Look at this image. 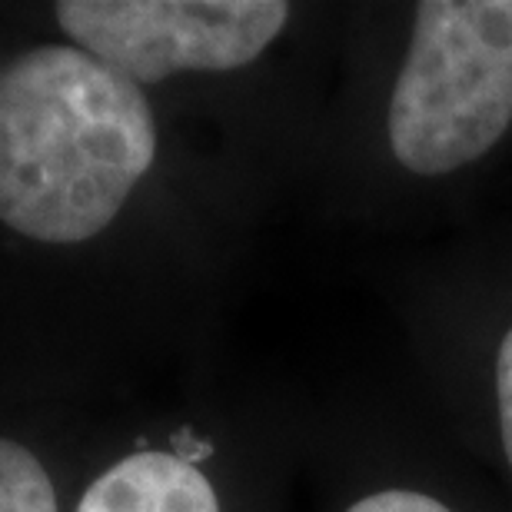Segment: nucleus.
Instances as JSON below:
<instances>
[{
    "instance_id": "f257e3e1",
    "label": "nucleus",
    "mask_w": 512,
    "mask_h": 512,
    "mask_svg": "<svg viewBox=\"0 0 512 512\" xmlns=\"http://www.w3.org/2000/svg\"><path fill=\"white\" fill-rule=\"evenodd\" d=\"M157 157L140 87L67 44L0 67V220L40 243L110 227Z\"/></svg>"
},
{
    "instance_id": "f03ea898",
    "label": "nucleus",
    "mask_w": 512,
    "mask_h": 512,
    "mask_svg": "<svg viewBox=\"0 0 512 512\" xmlns=\"http://www.w3.org/2000/svg\"><path fill=\"white\" fill-rule=\"evenodd\" d=\"M512 120V0H426L389 100V147L419 177L453 173Z\"/></svg>"
},
{
    "instance_id": "7ed1b4c3",
    "label": "nucleus",
    "mask_w": 512,
    "mask_h": 512,
    "mask_svg": "<svg viewBox=\"0 0 512 512\" xmlns=\"http://www.w3.org/2000/svg\"><path fill=\"white\" fill-rule=\"evenodd\" d=\"M54 14L74 47L140 87L187 70L250 64L283 30L290 7L276 0H64Z\"/></svg>"
},
{
    "instance_id": "20e7f679",
    "label": "nucleus",
    "mask_w": 512,
    "mask_h": 512,
    "mask_svg": "<svg viewBox=\"0 0 512 512\" xmlns=\"http://www.w3.org/2000/svg\"><path fill=\"white\" fill-rule=\"evenodd\" d=\"M77 512H220L210 479L177 453H137L110 466Z\"/></svg>"
},
{
    "instance_id": "39448f33",
    "label": "nucleus",
    "mask_w": 512,
    "mask_h": 512,
    "mask_svg": "<svg viewBox=\"0 0 512 512\" xmlns=\"http://www.w3.org/2000/svg\"><path fill=\"white\" fill-rule=\"evenodd\" d=\"M0 512H57L47 469L14 439H0Z\"/></svg>"
},
{
    "instance_id": "423d86ee",
    "label": "nucleus",
    "mask_w": 512,
    "mask_h": 512,
    "mask_svg": "<svg viewBox=\"0 0 512 512\" xmlns=\"http://www.w3.org/2000/svg\"><path fill=\"white\" fill-rule=\"evenodd\" d=\"M346 512H449L439 499L426 493H413V489H386V493H373L360 499Z\"/></svg>"
},
{
    "instance_id": "0eeeda50",
    "label": "nucleus",
    "mask_w": 512,
    "mask_h": 512,
    "mask_svg": "<svg viewBox=\"0 0 512 512\" xmlns=\"http://www.w3.org/2000/svg\"><path fill=\"white\" fill-rule=\"evenodd\" d=\"M496 396H499V426H503V446L512 466V330L503 336L496 360Z\"/></svg>"
}]
</instances>
